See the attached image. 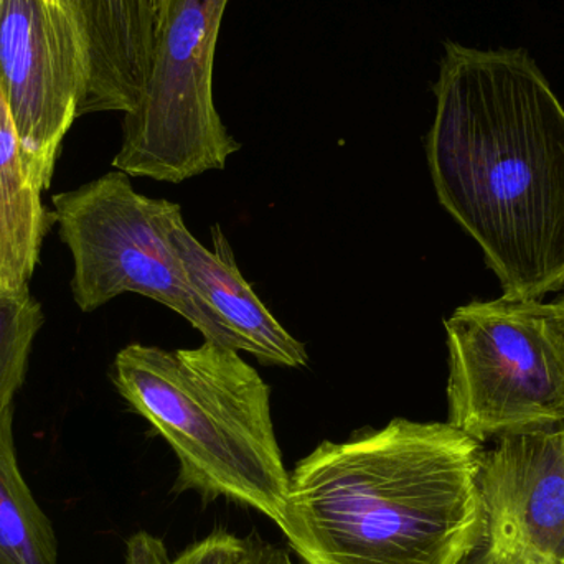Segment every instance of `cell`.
I'll return each instance as SVG.
<instances>
[{"label":"cell","instance_id":"obj_14","mask_svg":"<svg viewBox=\"0 0 564 564\" xmlns=\"http://www.w3.org/2000/svg\"><path fill=\"white\" fill-rule=\"evenodd\" d=\"M456 564H562L549 558L509 536L497 535L484 525L476 542L464 552Z\"/></svg>","mask_w":564,"mask_h":564},{"label":"cell","instance_id":"obj_13","mask_svg":"<svg viewBox=\"0 0 564 564\" xmlns=\"http://www.w3.org/2000/svg\"><path fill=\"white\" fill-rule=\"evenodd\" d=\"M250 550L251 536L240 539L218 529L171 558L161 539L139 532L126 542V564H247Z\"/></svg>","mask_w":564,"mask_h":564},{"label":"cell","instance_id":"obj_3","mask_svg":"<svg viewBox=\"0 0 564 564\" xmlns=\"http://www.w3.org/2000/svg\"><path fill=\"white\" fill-rule=\"evenodd\" d=\"M112 381L178 460L174 492L225 497L280 523L289 473L271 416V388L234 348L131 344Z\"/></svg>","mask_w":564,"mask_h":564},{"label":"cell","instance_id":"obj_2","mask_svg":"<svg viewBox=\"0 0 564 564\" xmlns=\"http://www.w3.org/2000/svg\"><path fill=\"white\" fill-rule=\"evenodd\" d=\"M480 451L453 424L404 417L324 441L289 473L278 527L304 564H456L484 529Z\"/></svg>","mask_w":564,"mask_h":564},{"label":"cell","instance_id":"obj_15","mask_svg":"<svg viewBox=\"0 0 564 564\" xmlns=\"http://www.w3.org/2000/svg\"><path fill=\"white\" fill-rule=\"evenodd\" d=\"M247 564H295L292 556L281 546L271 545L261 539L251 536L250 556Z\"/></svg>","mask_w":564,"mask_h":564},{"label":"cell","instance_id":"obj_10","mask_svg":"<svg viewBox=\"0 0 564 564\" xmlns=\"http://www.w3.org/2000/svg\"><path fill=\"white\" fill-rule=\"evenodd\" d=\"M20 144L9 108L0 95V289L22 291L39 263L53 215Z\"/></svg>","mask_w":564,"mask_h":564},{"label":"cell","instance_id":"obj_5","mask_svg":"<svg viewBox=\"0 0 564 564\" xmlns=\"http://www.w3.org/2000/svg\"><path fill=\"white\" fill-rule=\"evenodd\" d=\"M230 0H167L155 15L151 72L122 122L112 165L129 177L181 184L221 171L241 144L221 121L214 69Z\"/></svg>","mask_w":564,"mask_h":564},{"label":"cell","instance_id":"obj_8","mask_svg":"<svg viewBox=\"0 0 564 564\" xmlns=\"http://www.w3.org/2000/svg\"><path fill=\"white\" fill-rule=\"evenodd\" d=\"M476 484L487 530L563 562L564 424L494 440Z\"/></svg>","mask_w":564,"mask_h":564},{"label":"cell","instance_id":"obj_7","mask_svg":"<svg viewBox=\"0 0 564 564\" xmlns=\"http://www.w3.org/2000/svg\"><path fill=\"white\" fill-rule=\"evenodd\" d=\"M89 76L88 33L73 0H0V95L45 191Z\"/></svg>","mask_w":564,"mask_h":564},{"label":"cell","instance_id":"obj_11","mask_svg":"<svg viewBox=\"0 0 564 564\" xmlns=\"http://www.w3.org/2000/svg\"><path fill=\"white\" fill-rule=\"evenodd\" d=\"M0 564H58L52 522L17 463L13 404L0 410Z\"/></svg>","mask_w":564,"mask_h":564},{"label":"cell","instance_id":"obj_4","mask_svg":"<svg viewBox=\"0 0 564 564\" xmlns=\"http://www.w3.org/2000/svg\"><path fill=\"white\" fill-rule=\"evenodd\" d=\"M444 327L447 423L480 444L564 424V297L474 301Z\"/></svg>","mask_w":564,"mask_h":564},{"label":"cell","instance_id":"obj_16","mask_svg":"<svg viewBox=\"0 0 564 564\" xmlns=\"http://www.w3.org/2000/svg\"><path fill=\"white\" fill-rule=\"evenodd\" d=\"M165 2L167 0H151L152 10H154V15H158L162 9H164Z\"/></svg>","mask_w":564,"mask_h":564},{"label":"cell","instance_id":"obj_12","mask_svg":"<svg viewBox=\"0 0 564 564\" xmlns=\"http://www.w3.org/2000/svg\"><path fill=\"white\" fill-rule=\"evenodd\" d=\"M42 324V308L29 288L0 289V410L12 404L25 380L30 348Z\"/></svg>","mask_w":564,"mask_h":564},{"label":"cell","instance_id":"obj_17","mask_svg":"<svg viewBox=\"0 0 564 564\" xmlns=\"http://www.w3.org/2000/svg\"><path fill=\"white\" fill-rule=\"evenodd\" d=\"M562 564H564V558H563V562H562Z\"/></svg>","mask_w":564,"mask_h":564},{"label":"cell","instance_id":"obj_1","mask_svg":"<svg viewBox=\"0 0 564 564\" xmlns=\"http://www.w3.org/2000/svg\"><path fill=\"white\" fill-rule=\"evenodd\" d=\"M426 154L441 205L513 299L564 288V106L525 48L447 40Z\"/></svg>","mask_w":564,"mask_h":564},{"label":"cell","instance_id":"obj_9","mask_svg":"<svg viewBox=\"0 0 564 564\" xmlns=\"http://www.w3.org/2000/svg\"><path fill=\"white\" fill-rule=\"evenodd\" d=\"M162 221L198 297L250 345L253 357L276 367L301 368L308 364L305 345L282 327L241 276L234 250L218 225L212 228L214 250H208L188 230L181 205L164 200Z\"/></svg>","mask_w":564,"mask_h":564},{"label":"cell","instance_id":"obj_6","mask_svg":"<svg viewBox=\"0 0 564 564\" xmlns=\"http://www.w3.org/2000/svg\"><path fill=\"white\" fill-rule=\"evenodd\" d=\"M53 221L73 257L72 291L83 312L132 292L191 322L205 340L253 354L198 297L165 234L164 200L144 197L116 171L53 197Z\"/></svg>","mask_w":564,"mask_h":564}]
</instances>
